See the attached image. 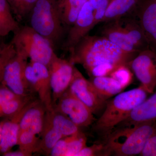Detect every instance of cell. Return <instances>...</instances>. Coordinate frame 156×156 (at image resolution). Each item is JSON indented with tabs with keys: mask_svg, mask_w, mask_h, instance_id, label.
<instances>
[{
	"mask_svg": "<svg viewBox=\"0 0 156 156\" xmlns=\"http://www.w3.org/2000/svg\"><path fill=\"white\" fill-rule=\"evenodd\" d=\"M11 43L16 52L30 61L49 66L56 55L54 47L49 41L30 26L20 27L14 33Z\"/></svg>",
	"mask_w": 156,
	"mask_h": 156,
	"instance_id": "5b68a950",
	"label": "cell"
},
{
	"mask_svg": "<svg viewBox=\"0 0 156 156\" xmlns=\"http://www.w3.org/2000/svg\"><path fill=\"white\" fill-rule=\"evenodd\" d=\"M20 97L17 96L6 86L0 84V106L6 101Z\"/></svg>",
	"mask_w": 156,
	"mask_h": 156,
	"instance_id": "d6a6232c",
	"label": "cell"
},
{
	"mask_svg": "<svg viewBox=\"0 0 156 156\" xmlns=\"http://www.w3.org/2000/svg\"><path fill=\"white\" fill-rule=\"evenodd\" d=\"M69 89L94 114L106 105L107 101L99 95L90 81L86 79L76 67Z\"/></svg>",
	"mask_w": 156,
	"mask_h": 156,
	"instance_id": "7c38bea8",
	"label": "cell"
},
{
	"mask_svg": "<svg viewBox=\"0 0 156 156\" xmlns=\"http://www.w3.org/2000/svg\"><path fill=\"white\" fill-rule=\"evenodd\" d=\"M156 130V121L117 127L107 136L105 144L110 155H140Z\"/></svg>",
	"mask_w": 156,
	"mask_h": 156,
	"instance_id": "7a4b0ae2",
	"label": "cell"
},
{
	"mask_svg": "<svg viewBox=\"0 0 156 156\" xmlns=\"http://www.w3.org/2000/svg\"><path fill=\"white\" fill-rule=\"evenodd\" d=\"M27 59L22 54L16 52L6 66L1 84L20 97L30 95L32 90L25 76Z\"/></svg>",
	"mask_w": 156,
	"mask_h": 156,
	"instance_id": "9c48e42d",
	"label": "cell"
},
{
	"mask_svg": "<svg viewBox=\"0 0 156 156\" xmlns=\"http://www.w3.org/2000/svg\"><path fill=\"white\" fill-rule=\"evenodd\" d=\"M13 14L15 15L23 0H7Z\"/></svg>",
	"mask_w": 156,
	"mask_h": 156,
	"instance_id": "836d02e7",
	"label": "cell"
},
{
	"mask_svg": "<svg viewBox=\"0 0 156 156\" xmlns=\"http://www.w3.org/2000/svg\"><path fill=\"white\" fill-rule=\"evenodd\" d=\"M70 53L69 60L81 65L91 78L109 76L119 66L128 65L137 55L123 51L103 36L89 34Z\"/></svg>",
	"mask_w": 156,
	"mask_h": 156,
	"instance_id": "6da1fadb",
	"label": "cell"
},
{
	"mask_svg": "<svg viewBox=\"0 0 156 156\" xmlns=\"http://www.w3.org/2000/svg\"><path fill=\"white\" fill-rule=\"evenodd\" d=\"M122 24L129 39L139 53L150 49L147 40L137 19L127 18L123 20Z\"/></svg>",
	"mask_w": 156,
	"mask_h": 156,
	"instance_id": "ffe728a7",
	"label": "cell"
},
{
	"mask_svg": "<svg viewBox=\"0 0 156 156\" xmlns=\"http://www.w3.org/2000/svg\"><path fill=\"white\" fill-rule=\"evenodd\" d=\"M109 76L118 81L125 89L132 83L134 73L128 65H122L116 68Z\"/></svg>",
	"mask_w": 156,
	"mask_h": 156,
	"instance_id": "4316f807",
	"label": "cell"
},
{
	"mask_svg": "<svg viewBox=\"0 0 156 156\" xmlns=\"http://www.w3.org/2000/svg\"><path fill=\"white\" fill-rule=\"evenodd\" d=\"M90 81L98 93L106 101L125 89L118 81L109 76L92 77Z\"/></svg>",
	"mask_w": 156,
	"mask_h": 156,
	"instance_id": "44dd1931",
	"label": "cell"
},
{
	"mask_svg": "<svg viewBox=\"0 0 156 156\" xmlns=\"http://www.w3.org/2000/svg\"><path fill=\"white\" fill-rule=\"evenodd\" d=\"M19 27V23L13 17L8 1L0 0V37L14 33Z\"/></svg>",
	"mask_w": 156,
	"mask_h": 156,
	"instance_id": "603a6c76",
	"label": "cell"
},
{
	"mask_svg": "<svg viewBox=\"0 0 156 156\" xmlns=\"http://www.w3.org/2000/svg\"><path fill=\"white\" fill-rule=\"evenodd\" d=\"M60 0H38L30 13V26L44 37L53 47L64 35L60 16Z\"/></svg>",
	"mask_w": 156,
	"mask_h": 156,
	"instance_id": "277c9868",
	"label": "cell"
},
{
	"mask_svg": "<svg viewBox=\"0 0 156 156\" xmlns=\"http://www.w3.org/2000/svg\"><path fill=\"white\" fill-rule=\"evenodd\" d=\"M27 80L32 90L36 92L39 100L46 110L53 109L50 72L48 66L39 62L30 61L25 69Z\"/></svg>",
	"mask_w": 156,
	"mask_h": 156,
	"instance_id": "52a82bcc",
	"label": "cell"
},
{
	"mask_svg": "<svg viewBox=\"0 0 156 156\" xmlns=\"http://www.w3.org/2000/svg\"><path fill=\"white\" fill-rule=\"evenodd\" d=\"M110 155L105 143L96 144L90 146H86L76 156H95Z\"/></svg>",
	"mask_w": 156,
	"mask_h": 156,
	"instance_id": "f546056e",
	"label": "cell"
},
{
	"mask_svg": "<svg viewBox=\"0 0 156 156\" xmlns=\"http://www.w3.org/2000/svg\"><path fill=\"white\" fill-rule=\"evenodd\" d=\"M41 136L36 152L47 156L50 155L51 151L56 144L59 140L64 137L51 125L45 115Z\"/></svg>",
	"mask_w": 156,
	"mask_h": 156,
	"instance_id": "ac0fdd59",
	"label": "cell"
},
{
	"mask_svg": "<svg viewBox=\"0 0 156 156\" xmlns=\"http://www.w3.org/2000/svg\"><path fill=\"white\" fill-rule=\"evenodd\" d=\"M38 0H23L15 16L19 20L23 19L29 15Z\"/></svg>",
	"mask_w": 156,
	"mask_h": 156,
	"instance_id": "4dcf8cb0",
	"label": "cell"
},
{
	"mask_svg": "<svg viewBox=\"0 0 156 156\" xmlns=\"http://www.w3.org/2000/svg\"><path fill=\"white\" fill-rule=\"evenodd\" d=\"M139 0H110L102 22L122 19L136 9Z\"/></svg>",
	"mask_w": 156,
	"mask_h": 156,
	"instance_id": "e0dca14e",
	"label": "cell"
},
{
	"mask_svg": "<svg viewBox=\"0 0 156 156\" xmlns=\"http://www.w3.org/2000/svg\"><path fill=\"white\" fill-rule=\"evenodd\" d=\"M16 54L14 45L9 44H3L0 50V84L3 80L5 69L8 62Z\"/></svg>",
	"mask_w": 156,
	"mask_h": 156,
	"instance_id": "f1b7e54d",
	"label": "cell"
},
{
	"mask_svg": "<svg viewBox=\"0 0 156 156\" xmlns=\"http://www.w3.org/2000/svg\"><path fill=\"white\" fill-rule=\"evenodd\" d=\"M56 111L68 117L79 127H87L96 120L94 114L69 88L54 106Z\"/></svg>",
	"mask_w": 156,
	"mask_h": 156,
	"instance_id": "ba28073f",
	"label": "cell"
},
{
	"mask_svg": "<svg viewBox=\"0 0 156 156\" xmlns=\"http://www.w3.org/2000/svg\"><path fill=\"white\" fill-rule=\"evenodd\" d=\"M128 65L143 89L152 94L156 88V52L150 49L141 51Z\"/></svg>",
	"mask_w": 156,
	"mask_h": 156,
	"instance_id": "30bf717a",
	"label": "cell"
},
{
	"mask_svg": "<svg viewBox=\"0 0 156 156\" xmlns=\"http://www.w3.org/2000/svg\"><path fill=\"white\" fill-rule=\"evenodd\" d=\"M137 20L150 49L156 52V0H144L136 8Z\"/></svg>",
	"mask_w": 156,
	"mask_h": 156,
	"instance_id": "4fadbf2b",
	"label": "cell"
},
{
	"mask_svg": "<svg viewBox=\"0 0 156 156\" xmlns=\"http://www.w3.org/2000/svg\"><path fill=\"white\" fill-rule=\"evenodd\" d=\"M3 44L2 43H1V41H0V50H1V48H2V47Z\"/></svg>",
	"mask_w": 156,
	"mask_h": 156,
	"instance_id": "8d00e7d4",
	"label": "cell"
},
{
	"mask_svg": "<svg viewBox=\"0 0 156 156\" xmlns=\"http://www.w3.org/2000/svg\"><path fill=\"white\" fill-rule=\"evenodd\" d=\"M3 122H0V140L1 137V133H2V126Z\"/></svg>",
	"mask_w": 156,
	"mask_h": 156,
	"instance_id": "d590c367",
	"label": "cell"
},
{
	"mask_svg": "<svg viewBox=\"0 0 156 156\" xmlns=\"http://www.w3.org/2000/svg\"><path fill=\"white\" fill-rule=\"evenodd\" d=\"M46 108L39 100H34L25 112L19 123V131L27 130L38 117L45 114Z\"/></svg>",
	"mask_w": 156,
	"mask_h": 156,
	"instance_id": "cb8c5ba5",
	"label": "cell"
},
{
	"mask_svg": "<svg viewBox=\"0 0 156 156\" xmlns=\"http://www.w3.org/2000/svg\"><path fill=\"white\" fill-rule=\"evenodd\" d=\"M152 94L151 96L135 108L126 119L117 127L156 121V88Z\"/></svg>",
	"mask_w": 156,
	"mask_h": 156,
	"instance_id": "2e32d148",
	"label": "cell"
},
{
	"mask_svg": "<svg viewBox=\"0 0 156 156\" xmlns=\"http://www.w3.org/2000/svg\"><path fill=\"white\" fill-rule=\"evenodd\" d=\"M87 137L80 131L76 134L71 135L64 156H76L87 146Z\"/></svg>",
	"mask_w": 156,
	"mask_h": 156,
	"instance_id": "83f0119b",
	"label": "cell"
},
{
	"mask_svg": "<svg viewBox=\"0 0 156 156\" xmlns=\"http://www.w3.org/2000/svg\"><path fill=\"white\" fill-rule=\"evenodd\" d=\"M110 0H87L76 20L71 27L63 45V49L73 51L76 45L92 29L102 22Z\"/></svg>",
	"mask_w": 156,
	"mask_h": 156,
	"instance_id": "8992f818",
	"label": "cell"
},
{
	"mask_svg": "<svg viewBox=\"0 0 156 156\" xmlns=\"http://www.w3.org/2000/svg\"><path fill=\"white\" fill-rule=\"evenodd\" d=\"M101 33V35L123 51L132 54H138L139 53L129 39L121 20L105 23Z\"/></svg>",
	"mask_w": 156,
	"mask_h": 156,
	"instance_id": "9a60e30c",
	"label": "cell"
},
{
	"mask_svg": "<svg viewBox=\"0 0 156 156\" xmlns=\"http://www.w3.org/2000/svg\"><path fill=\"white\" fill-rule=\"evenodd\" d=\"M33 101L27 104L18 113L11 118L2 121V133L0 140V155L11 150L17 145L19 123L25 112Z\"/></svg>",
	"mask_w": 156,
	"mask_h": 156,
	"instance_id": "5bb4252c",
	"label": "cell"
},
{
	"mask_svg": "<svg viewBox=\"0 0 156 156\" xmlns=\"http://www.w3.org/2000/svg\"><path fill=\"white\" fill-rule=\"evenodd\" d=\"M87 0H60V16L64 26H72Z\"/></svg>",
	"mask_w": 156,
	"mask_h": 156,
	"instance_id": "7402d4cb",
	"label": "cell"
},
{
	"mask_svg": "<svg viewBox=\"0 0 156 156\" xmlns=\"http://www.w3.org/2000/svg\"><path fill=\"white\" fill-rule=\"evenodd\" d=\"M37 136L28 129L19 131L17 142L19 149L32 155L36 152L40 140Z\"/></svg>",
	"mask_w": 156,
	"mask_h": 156,
	"instance_id": "484cf974",
	"label": "cell"
},
{
	"mask_svg": "<svg viewBox=\"0 0 156 156\" xmlns=\"http://www.w3.org/2000/svg\"><path fill=\"white\" fill-rule=\"evenodd\" d=\"M32 101L30 95L18 97L6 101L0 106V118H11Z\"/></svg>",
	"mask_w": 156,
	"mask_h": 156,
	"instance_id": "d4e9b609",
	"label": "cell"
},
{
	"mask_svg": "<svg viewBox=\"0 0 156 156\" xmlns=\"http://www.w3.org/2000/svg\"><path fill=\"white\" fill-rule=\"evenodd\" d=\"M4 156H30V154L26 152L23 151L19 150L17 151H9L3 154Z\"/></svg>",
	"mask_w": 156,
	"mask_h": 156,
	"instance_id": "e575fe53",
	"label": "cell"
},
{
	"mask_svg": "<svg viewBox=\"0 0 156 156\" xmlns=\"http://www.w3.org/2000/svg\"><path fill=\"white\" fill-rule=\"evenodd\" d=\"M147 94L140 86L116 95L107 102L104 111L95 122V131L102 136H108L135 108L146 99Z\"/></svg>",
	"mask_w": 156,
	"mask_h": 156,
	"instance_id": "3957f363",
	"label": "cell"
},
{
	"mask_svg": "<svg viewBox=\"0 0 156 156\" xmlns=\"http://www.w3.org/2000/svg\"><path fill=\"white\" fill-rule=\"evenodd\" d=\"M140 156H156V130L147 140Z\"/></svg>",
	"mask_w": 156,
	"mask_h": 156,
	"instance_id": "1f68e13d",
	"label": "cell"
},
{
	"mask_svg": "<svg viewBox=\"0 0 156 156\" xmlns=\"http://www.w3.org/2000/svg\"><path fill=\"white\" fill-rule=\"evenodd\" d=\"M45 116L51 125L64 137L73 135L80 131L79 127L68 117L54 109L50 111L46 110Z\"/></svg>",
	"mask_w": 156,
	"mask_h": 156,
	"instance_id": "d6986e66",
	"label": "cell"
},
{
	"mask_svg": "<svg viewBox=\"0 0 156 156\" xmlns=\"http://www.w3.org/2000/svg\"><path fill=\"white\" fill-rule=\"evenodd\" d=\"M48 68L54 108L58 98L69 88L76 67L69 59L59 58L56 54Z\"/></svg>",
	"mask_w": 156,
	"mask_h": 156,
	"instance_id": "8fae6325",
	"label": "cell"
}]
</instances>
